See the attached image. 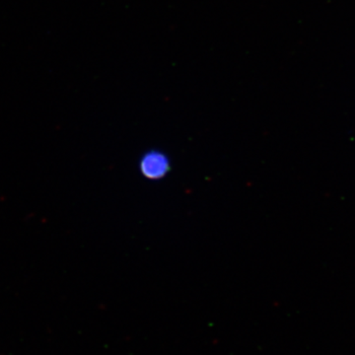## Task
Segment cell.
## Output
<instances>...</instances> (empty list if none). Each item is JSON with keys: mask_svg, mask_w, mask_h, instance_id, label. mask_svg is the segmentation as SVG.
I'll return each mask as SVG.
<instances>
[{"mask_svg": "<svg viewBox=\"0 0 355 355\" xmlns=\"http://www.w3.org/2000/svg\"><path fill=\"white\" fill-rule=\"evenodd\" d=\"M140 169L142 174L149 179H160L169 171V162L164 154L151 151L141 159Z\"/></svg>", "mask_w": 355, "mask_h": 355, "instance_id": "6da1fadb", "label": "cell"}]
</instances>
